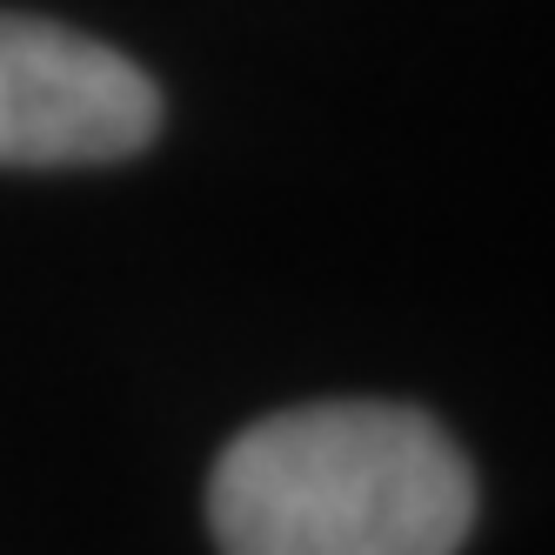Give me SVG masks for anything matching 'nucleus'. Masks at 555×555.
<instances>
[{
  "label": "nucleus",
  "mask_w": 555,
  "mask_h": 555,
  "mask_svg": "<svg viewBox=\"0 0 555 555\" xmlns=\"http://www.w3.org/2000/svg\"><path fill=\"white\" fill-rule=\"evenodd\" d=\"M208 529L221 555H455L475 468L409 402H301L221 449Z\"/></svg>",
  "instance_id": "nucleus-1"
},
{
  "label": "nucleus",
  "mask_w": 555,
  "mask_h": 555,
  "mask_svg": "<svg viewBox=\"0 0 555 555\" xmlns=\"http://www.w3.org/2000/svg\"><path fill=\"white\" fill-rule=\"evenodd\" d=\"M162 128L154 81L94 34L0 14V168H101Z\"/></svg>",
  "instance_id": "nucleus-2"
}]
</instances>
